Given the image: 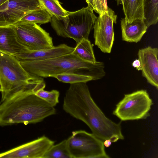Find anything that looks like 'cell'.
<instances>
[{
	"instance_id": "6da1fadb",
	"label": "cell",
	"mask_w": 158,
	"mask_h": 158,
	"mask_svg": "<svg viewBox=\"0 0 158 158\" xmlns=\"http://www.w3.org/2000/svg\"><path fill=\"white\" fill-rule=\"evenodd\" d=\"M64 111L85 123L92 133L104 141L112 142L124 139L121 122L116 123L107 118L92 98L86 83L71 84L63 104Z\"/></svg>"
},
{
	"instance_id": "7a4b0ae2",
	"label": "cell",
	"mask_w": 158,
	"mask_h": 158,
	"mask_svg": "<svg viewBox=\"0 0 158 158\" xmlns=\"http://www.w3.org/2000/svg\"><path fill=\"white\" fill-rule=\"evenodd\" d=\"M27 73L31 76L42 78L66 73H75L91 77L93 80L102 79L106 74L103 62L84 61L73 52L39 61H20Z\"/></svg>"
},
{
	"instance_id": "9a60e30c",
	"label": "cell",
	"mask_w": 158,
	"mask_h": 158,
	"mask_svg": "<svg viewBox=\"0 0 158 158\" xmlns=\"http://www.w3.org/2000/svg\"><path fill=\"white\" fill-rule=\"evenodd\" d=\"M122 39L129 42L137 43L140 41L146 32L148 27L142 19H137L131 22L125 18L121 21Z\"/></svg>"
},
{
	"instance_id": "cb8c5ba5",
	"label": "cell",
	"mask_w": 158,
	"mask_h": 158,
	"mask_svg": "<svg viewBox=\"0 0 158 158\" xmlns=\"http://www.w3.org/2000/svg\"><path fill=\"white\" fill-rule=\"evenodd\" d=\"M96 10V12L100 14L107 11L106 0H93Z\"/></svg>"
},
{
	"instance_id": "d6986e66",
	"label": "cell",
	"mask_w": 158,
	"mask_h": 158,
	"mask_svg": "<svg viewBox=\"0 0 158 158\" xmlns=\"http://www.w3.org/2000/svg\"><path fill=\"white\" fill-rule=\"evenodd\" d=\"M43 8L51 15L57 19L65 17L69 11L64 9L59 0H38Z\"/></svg>"
},
{
	"instance_id": "4316f807",
	"label": "cell",
	"mask_w": 158,
	"mask_h": 158,
	"mask_svg": "<svg viewBox=\"0 0 158 158\" xmlns=\"http://www.w3.org/2000/svg\"><path fill=\"white\" fill-rule=\"evenodd\" d=\"M9 0H0V12L5 10L6 8Z\"/></svg>"
},
{
	"instance_id": "d4e9b609",
	"label": "cell",
	"mask_w": 158,
	"mask_h": 158,
	"mask_svg": "<svg viewBox=\"0 0 158 158\" xmlns=\"http://www.w3.org/2000/svg\"><path fill=\"white\" fill-rule=\"evenodd\" d=\"M85 1L88 5L86 7L93 11L94 10L96 12V9L94 0H85Z\"/></svg>"
},
{
	"instance_id": "30bf717a",
	"label": "cell",
	"mask_w": 158,
	"mask_h": 158,
	"mask_svg": "<svg viewBox=\"0 0 158 158\" xmlns=\"http://www.w3.org/2000/svg\"><path fill=\"white\" fill-rule=\"evenodd\" d=\"M55 142L43 136L31 142L0 153L3 158H43Z\"/></svg>"
},
{
	"instance_id": "52a82bcc",
	"label": "cell",
	"mask_w": 158,
	"mask_h": 158,
	"mask_svg": "<svg viewBox=\"0 0 158 158\" xmlns=\"http://www.w3.org/2000/svg\"><path fill=\"white\" fill-rule=\"evenodd\" d=\"M68 149L72 158H109L103 141L93 134L80 130L72 132L67 139Z\"/></svg>"
},
{
	"instance_id": "8fae6325",
	"label": "cell",
	"mask_w": 158,
	"mask_h": 158,
	"mask_svg": "<svg viewBox=\"0 0 158 158\" xmlns=\"http://www.w3.org/2000/svg\"><path fill=\"white\" fill-rule=\"evenodd\" d=\"M43 8L38 0H9L6 9L0 12V26L13 25L32 11Z\"/></svg>"
},
{
	"instance_id": "484cf974",
	"label": "cell",
	"mask_w": 158,
	"mask_h": 158,
	"mask_svg": "<svg viewBox=\"0 0 158 158\" xmlns=\"http://www.w3.org/2000/svg\"><path fill=\"white\" fill-rule=\"evenodd\" d=\"M132 65L138 71L141 70L140 62L139 59L135 60L132 63Z\"/></svg>"
},
{
	"instance_id": "3957f363",
	"label": "cell",
	"mask_w": 158,
	"mask_h": 158,
	"mask_svg": "<svg viewBox=\"0 0 158 158\" xmlns=\"http://www.w3.org/2000/svg\"><path fill=\"white\" fill-rule=\"evenodd\" d=\"M56 113L54 107L34 94H21L0 103V126L35 123Z\"/></svg>"
},
{
	"instance_id": "ba28073f",
	"label": "cell",
	"mask_w": 158,
	"mask_h": 158,
	"mask_svg": "<svg viewBox=\"0 0 158 158\" xmlns=\"http://www.w3.org/2000/svg\"><path fill=\"white\" fill-rule=\"evenodd\" d=\"M12 25L19 42L28 50L49 48L54 46L49 33L39 25L17 22Z\"/></svg>"
},
{
	"instance_id": "83f0119b",
	"label": "cell",
	"mask_w": 158,
	"mask_h": 158,
	"mask_svg": "<svg viewBox=\"0 0 158 158\" xmlns=\"http://www.w3.org/2000/svg\"><path fill=\"white\" fill-rule=\"evenodd\" d=\"M117 2V5H118L121 4L123 6V9L125 7L128 0H116Z\"/></svg>"
},
{
	"instance_id": "ffe728a7",
	"label": "cell",
	"mask_w": 158,
	"mask_h": 158,
	"mask_svg": "<svg viewBox=\"0 0 158 158\" xmlns=\"http://www.w3.org/2000/svg\"><path fill=\"white\" fill-rule=\"evenodd\" d=\"M51 18V15L43 8L32 11L18 22L40 25L50 22Z\"/></svg>"
},
{
	"instance_id": "9c48e42d",
	"label": "cell",
	"mask_w": 158,
	"mask_h": 158,
	"mask_svg": "<svg viewBox=\"0 0 158 158\" xmlns=\"http://www.w3.org/2000/svg\"><path fill=\"white\" fill-rule=\"evenodd\" d=\"M117 15L108 7L107 11L100 14L94 23V37L95 45L104 53H110L114 41L113 25Z\"/></svg>"
},
{
	"instance_id": "7402d4cb",
	"label": "cell",
	"mask_w": 158,
	"mask_h": 158,
	"mask_svg": "<svg viewBox=\"0 0 158 158\" xmlns=\"http://www.w3.org/2000/svg\"><path fill=\"white\" fill-rule=\"evenodd\" d=\"M53 77L62 82L73 84L79 83H86L93 80L90 76L75 73H66L58 74Z\"/></svg>"
},
{
	"instance_id": "ac0fdd59",
	"label": "cell",
	"mask_w": 158,
	"mask_h": 158,
	"mask_svg": "<svg viewBox=\"0 0 158 158\" xmlns=\"http://www.w3.org/2000/svg\"><path fill=\"white\" fill-rule=\"evenodd\" d=\"M143 0H128L123 9L125 19L129 22L137 19H143Z\"/></svg>"
},
{
	"instance_id": "5bb4252c",
	"label": "cell",
	"mask_w": 158,
	"mask_h": 158,
	"mask_svg": "<svg viewBox=\"0 0 158 158\" xmlns=\"http://www.w3.org/2000/svg\"><path fill=\"white\" fill-rule=\"evenodd\" d=\"M28 50L19 42L13 25L0 26V52L15 56Z\"/></svg>"
},
{
	"instance_id": "f546056e",
	"label": "cell",
	"mask_w": 158,
	"mask_h": 158,
	"mask_svg": "<svg viewBox=\"0 0 158 158\" xmlns=\"http://www.w3.org/2000/svg\"><path fill=\"white\" fill-rule=\"evenodd\" d=\"M1 89H1V84H0V91H1Z\"/></svg>"
},
{
	"instance_id": "e0dca14e",
	"label": "cell",
	"mask_w": 158,
	"mask_h": 158,
	"mask_svg": "<svg viewBox=\"0 0 158 158\" xmlns=\"http://www.w3.org/2000/svg\"><path fill=\"white\" fill-rule=\"evenodd\" d=\"M73 53L84 61L92 63L97 61L93 45L88 39H83L77 43Z\"/></svg>"
},
{
	"instance_id": "2e32d148",
	"label": "cell",
	"mask_w": 158,
	"mask_h": 158,
	"mask_svg": "<svg viewBox=\"0 0 158 158\" xmlns=\"http://www.w3.org/2000/svg\"><path fill=\"white\" fill-rule=\"evenodd\" d=\"M143 21L148 27L156 24L158 19V0H143Z\"/></svg>"
},
{
	"instance_id": "f1b7e54d",
	"label": "cell",
	"mask_w": 158,
	"mask_h": 158,
	"mask_svg": "<svg viewBox=\"0 0 158 158\" xmlns=\"http://www.w3.org/2000/svg\"><path fill=\"white\" fill-rule=\"evenodd\" d=\"M112 142L110 139H106L103 141L104 145L106 148H109L111 145Z\"/></svg>"
},
{
	"instance_id": "8992f818",
	"label": "cell",
	"mask_w": 158,
	"mask_h": 158,
	"mask_svg": "<svg viewBox=\"0 0 158 158\" xmlns=\"http://www.w3.org/2000/svg\"><path fill=\"white\" fill-rule=\"evenodd\" d=\"M153 104L145 90H138L125 94L116 105L113 114L121 121L146 118Z\"/></svg>"
},
{
	"instance_id": "7c38bea8",
	"label": "cell",
	"mask_w": 158,
	"mask_h": 158,
	"mask_svg": "<svg viewBox=\"0 0 158 158\" xmlns=\"http://www.w3.org/2000/svg\"><path fill=\"white\" fill-rule=\"evenodd\" d=\"M158 49L148 46L139 50L138 56L140 62L142 76L147 82L158 89Z\"/></svg>"
},
{
	"instance_id": "5b68a950",
	"label": "cell",
	"mask_w": 158,
	"mask_h": 158,
	"mask_svg": "<svg viewBox=\"0 0 158 158\" xmlns=\"http://www.w3.org/2000/svg\"><path fill=\"white\" fill-rule=\"evenodd\" d=\"M51 17V25L57 34L64 38H72L77 44L83 39H88L97 18L93 11L86 7L69 12L61 19Z\"/></svg>"
},
{
	"instance_id": "603a6c76",
	"label": "cell",
	"mask_w": 158,
	"mask_h": 158,
	"mask_svg": "<svg viewBox=\"0 0 158 158\" xmlns=\"http://www.w3.org/2000/svg\"><path fill=\"white\" fill-rule=\"evenodd\" d=\"M35 94L52 106H55L59 102L60 93L56 90L48 91L42 89Z\"/></svg>"
},
{
	"instance_id": "277c9868",
	"label": "cell",
	"mask_w": 158,
	"mask_h": 158,
	"mask_svg": "<svg viewBox=\"0 0 158 158\" xmlns=\"http://www.w3.org/2000/svg\"><path fill=\"white\" fill-rule=\"evenodd\" d=\"M0 103L21 94L33 93L44 89L43 79L32 77L14 56L0 52Z\"/></svg>"
},
{
	"instance_id": "44dd1931",
	"label": "cell",
	"mask_w": 158,
	"mask_h": 158,
	"mask_svg": "<svg viewBox=\"0 0 158 158\" xmlns=\"http://www.w3.org/2000/svg\"><path fill=\"white\" fill-rule=\"evenodd\" d=\"M43 158H72L68 149L67 139L52 145Z\"/></svg>"
},
{
	"instance_id": "4fadbf2b",
	"label": "cell",
	"mask_w": 158,
	"mask_h": 158,
	"mask_svg": "<svg viewBox=\"0 0 158 158\" xmlns=\"http://www.w3.org/2000/svg\"><path fill=\"white\" fill-rule=\"evenodd\" d=\"M74 48L65 44L52 48L27 51L15 56L20 61H39L73 52Z\"/></svg>"
}]
</instances>
